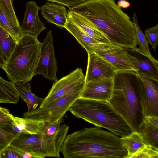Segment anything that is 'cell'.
I'll use <instances>...</instances> for the list:
<instances>
[{"label":"cell","instance_id":"d6986e66","mask_svg":"<svg viewBox=\"0 0 158 158\" xmlns=\"http://www.w3.org/2000/svg\"><path fill=\"white\" fill-rule=\"evenodd\" d=\"M64 28L75 37L87 53L94 52L97 44L99 43L86 34L68 16Z\"/></svg>","mask_w":158,"mask_h":158},{"label":"cell","instance_id":"8992f818","mask_svg":"<svg viewBox=\"0 0 158 158\" xmlns=\"http://www.w3.org/2000/svg\"><path fill=\"white\" fill-rule=\"evenodd\" d=\"M69 128L65 124H61L59 130L53 134L42 132L36 134L18 133L10 145L31 153L35 158H60V149Z\"/></svg>","mask_w":158,"mask_h":158},{"label":"cell","instance_id":"83f0119b","mask_svg":"<svg viewBox=\"0 0 158 158\" xmlns=\"http://www.w3.org/2000/svg\"><path fill=\"white\" fill-rule=\"evenodd\" d=\"M131 158H158V149L146 145L132 155Z\"/></svg>","mask_w":158,"mask_h":158},{"label":"cell","instance_id":"e0dca14e","mask_svg":"<svg viewBox=\"0 0 158 158\" xmlns=\"http://www.w3.org/2000/svg\"><path fill=\"white\" fill-rule=\"evenodd\" d=\"M68 16L86 34L98 43L110 42L106 35L99 28L82 16L69 10Z\"/></svg>","mask_w":158,"mask_h":158},{"label":"cell","instance_id":"9a60e30c","mask_svg":"<svg viewBox=\"0 0 158 158\" xmlns=\"http://www.w3.org/2000/svg\"><path fill=\"white\" fill-rule=\"evenodd\" d=\"M139 56L128 52L129 60L137 70L136 73L155 81H158V62L152 56L141 53L136 50Z\"/></svg>","mask_w":158,"mask_h":158},{"label":"cell","instance_id":"d6a6232c","mask_svg":"<svg viewBox=\"0 0 158 158\" xmlns=\"http://www.w3.org/2000/svg\"><path fill=\"white\" fill-rule=\"evenodd\" d=\"M13 116L8 109L0 106V122L12 121Z\"/></svg>","mask_w":158,"mask_h":158},{"label":"cell","instance_id":"6da1fadb","mask_svg":"<svg viewBox=\"0 0 158 158\" xmlns=\"http://www.w3.org/2000/svg\"><path fill=\"white\" fill-rule=\"evenodd\" d=\"M99 28L109 42L126 49L136 50L134 23L115 0H87L69 9Z\"/></svg>","mask_w":158,"mask_h":158},{"label":"cell","instance_id":"5bb4252c","mask_svg":"<svg viewBox=\"0 0 158 158\" xmlns=\"http://www.w3.org/2000/svg\"><path fill=\"white\" fill-rule=\"evenodd\" d=\"M40 7L33 1L26 4V9L22 23L20 26L23 34H27L36 37L46 29L44 22L39 18L38 12Z\"/></svg>","mask_w":158,"mask_h":158},{"label":"cell","instance_id":"ac0fdd59","mask_svg":"<svg viewBox=\"0 0 158 158\" xmlns=\"http://www.w3.org/2000/svg\"><path fill=\"white\" fill-rule=\"evenodd\" d=\"M45 122L42 120L20 118L13 116L12 128L16 133H23L31 134L42 133Z\"/></svg>","mask_w":158,"mask_h":158},{"label":"cell","instance_id":"7a4b0ae2","mask_svg":"<svg viewBox=\"0 0 158 158\" xmlns=\"http://www.w3.org/2000/svg\"><path fill=\"white\" fill-rule=\"evenodd\" d=\"M60 152L65 158H126L127 153L120 138L97 126L67 135Z\"/></svg>","mask_w":158,"mask_h":158},{"label":"cell","instance_id":"e575fe53","mask_svg":"<svg viewBox=\"0 0 158 158\" xmlns=\"http://www.w3.org/2000/svg\"><path fill=\"white\" fill-rule=\"evenodd\" d=\"M15 149L17 152L21 157V158H35L34 155L29 152L20 151L16 148Z\"/></svg>","mask_w":158,"mask_h":158},{"label":"cell","instance_id":"f1b7e54d","mask_svg":"<svg viewBox=\"0 0 158 158\" xmlns=\"http://www.w3.org/2000/svg\"><path fill=\"white\" fill-rule=\"evenodd\" d=\"M0 6L13 22L20 26L14 11L12 0H0Z\"/></svg>","mask_w":158,"mask_h":158},{"label":"cell","instance_id":"52a82bcc","mask_svg":"<svg viewBox=\"0 0 158 158\" xmlns=\"http://www.w3.org/2000/svg\"><path fill=\"white\" fill-rule=\"evenodd\" d=\"M85 82L77 85L69 92L41 107L23 114L24 118L42 120L52 123L62 118L74 102L80 96Z\"/></svg>","mask_w":158,"mask_h":158},{"label":"cell","instance_id":"277c9868","mask_svg":"<svg viewBox=\"0 0 158 158\" xmlns=\"http://www.w3.org/2000/svg\"><path fill=\"white\" fill-rule=\"evenodd\" d=\"M68 111L77 118L106 129L121 137L133 132L108 101L79 98Z\"/></svg>","mask_w":158,"mask_h":158},{"label":"cell","instance_id":"484cf974","mask_svg":"<svg viewBox=\"0 0 158 158\" xmlns=\"http://www.w3.org/2000/svg\"><path fill=\"white\" fill-rule=\"evenodd\" d=\"M17 134L12 128V121L0 122V152L10 145Z\"/></svg>","mask_w":158,"mask_h":158},{"label":"cell","instance_id":"3957f363","mask_svg":"<svg viewBox=\"0 0 158 158\" xmlns=\"http://www.w3.org/2000/svg\"><path fill=\"white\" fill-rule=\"evenodd\" d=\"M139 80L132 71L117 72L113 78V86L108 102L132 130L137 131L143 121L138 88Z\"/></svg>","mask_w":158,"mask_h":158},{"label":"cell","instance_id":"4dcf8cb0","mask_svg":"<svg viewBox=\"0 0 158 158\" xmlns=\"http://www.w3.org/2000/svg\"><path fill=\"white\" fill-rule=\"evenodd\" d=\"M15 148L10 145L0 152V158H21Z\"/></svg>","mask_w":158,"mask_h":158},{"label":"cell","instance_id":"f546056e","mask_svg":"<svg viewBox=\"0 0 158 158\" xmlns=\"http://www.w3.org/2000/svg\"><path fill=\"white\" fill-rule=\"evenodd\" d=\"M145 37L154 50L155 51L158 45V24L145 30Z\"/></svg>","mask_w":158,"mask_h":158},{"label":"cell","instance_id":"1f68e13d","mask_svg":"<svg viewBox=\"0 0 158 158\" xmlns=\"http://www.w3.org/2000/svg\"><path fill=\"white\" fill-rule=\"evenodd\" d=\"M67 6L69 9L87 0H47Z\"/></svg>","mask_w":158,"mask_h":158},{"label":"cell","instance_id":"ffe728a7","mask_svg":"<svg viewBox=\"0 0 158 158\" xmlns=\"http://www.w3.org/2000/svg\"><path fill=\"white\" fill-rule=\"evenodd\" d=\"M14 85L19 96L27 104L28 111H32L40 107L44 98L37 97L32 92L31 83L16 82L14 83Z\"/></svg>","mask_w":158,"mask_h":158},{"label":"cell","instance_id":"836d02e7","mask_svg":"<svg viewBox=\"0 0 158 158\" xmlns=\"http://www.w3.org/2000/svg\"><path fill=\"white\" fill-rule=\"evenodd\" d=\"M143 120L150 125L158 128V117L148 116L144 117Z\"/></svg>","mask_w":158,"mask_h":158},{"label":"cell","instance_id":"4fadbf2b","mask_svg":"<svg viewBox=\"0 0 158 158\" xmlns=\"http://www.w3.org/2000/svg\"><path fill=\"white\" fill-rule=\"evenodd\" d=\"M113 78L85 82L79 98L108 101L111 95Z\"/></svg>","mask_w":158,"mask_h":158},{"label":"cell","instance_id":"30bf717a","mask_svg":"<svg viewBox=\"0 0 158 158\" xmlns=\"http://www.w3.org/2000/svg\"><path fill=\"white\" fill-rule=\"evenodd\" d=\"M53 39L51 30L48 31L43 41L41 43L40 55L35 75L40 74L47 79L54 81L58 80V70L55 57Z\"/></svg>","mask_w":158,"mask_h":158},{"label":"cell","instance_id":"7c38bea8","mask_svg":"<svg viewBox=\"0 0 158 158\" xmlns=\"http://www.w3.org/2000/svg\"><path fill=\"white\" fill-rule=\"evenodd\" d=\"M87 65L85 82L113 78L117 72L104 59L94 52L87 53Z\"/></svg>","mask_w":158,"mask_h":158},{"label":"cell","instance_id":"2e32d148","mask_svg":"<svg viewBox=\"0 0 158 158\" xmlns=\"http://www.w3.org/2000/svg\"><path fill=\"white\" fill-rule=\"evenodd\" d=\"M40 10L47 22L60 28H64L68 19V12L65 7L47 2L40 7Z\"/></svg>","mask_w":158,"mask_h":158},{"label":"cell","instance_id":"44dd1931","mask_svg":"<svg viewBox=\"0 0 158 158\" xmlns=\"http://www.w3.org/2000/svg\"><path fill=\"white\" fill-rule=\"evenodd\" d=\"M120 138L122 145L127 152L126 158H130L139 150L147 145L137 131H133L129 135Z\"/></svg>","mask_w":158,"mask_h":158},{"label":"cell","instance_id":"d590c367","mask_svg":"<svg viewBox=\"0 0 158 158\" xmlns=\"http://www.w3.org/2000/svg\"><path fill=\"white\" fill-rule=\"evenodd\" d=\"M117 4L120 8L125 9L128 8L130 6L129 2L126 0H119Z\"/></svg>","mask_w":158,"mask_h":158},{"label":"cell","instance_id":"cb8c5ba5","mask_svg":"<svg viewBox=\"0 0 158 158\" xmlns=\"http://www.w3.org/2000/svg\"><path fill=\"white\" fill-rule=\"evenodd\" d=\"M0 26L8 33L16 43L23 35L20 26L13 22L0 6Z\"/></svg>","mask_w":158,"mask_h":158},{"label":"cell","instance_id":"5b68a950","mask_svg":"<svg viewBox=\"0 0 158 158\" xmlns=\"http://www.w3.org/2000/svg\"><path fill=\"white\" fill-rule=\"evenodd\" d=\"M41 45L37 37L23 35L2 68L10 82L14 83L31 80L40 59Z\"/></svg>","mask_w":158,"mask_h":158},{"label":"cell","instance_id":"8d00e7d4","mask_svg":"<svg viewBox=\"0 0 158 158\" xmlns=\"http://www.w3.org/2000/svg\"><path fill=\"white\" fill-rule=\"evenodd\" d=\"M6 61L4 57L0 53V67L2 68L5 64Z\"/></svg>","mask_w":158,"mask_h":158},{"label":"cell","instance_id":"603a6c76","mask_svg":"<svg viewBox=\"0 0 158 158\" xmlns=\"http://www.w3.org/2000/svg\"><path fill=\"white\" fill-rule=\"evenodd\" d=\"M137 131L147 145L158 149V128L150 125L143 119Z\"/></svg>","mask_w":158,"mask_h":158},{"label":"cell","instance_id":"ba28073f","mask_svg":"<svg viewBox=\"0 0 158 158\" xmlns=\"http://www.w3.org/2000/svg\"><path fill=\"white\" fill-rule=\"evenodd\" d=\"M93 52L106 60L116 72L132 71L137 72L129 60L128 52L123 48L110 42L98 43Z\"/></svg>","mask_w":158,"mask_h":158},{"label":"cell","instance_id":"7402d4cb","mask_svg":"<svg viewBox=\"0 0 158 158\" xmlns=\"http://www.w3.org/2000/svg\"><path fill=\"white\" fill-rule=\"evenodd\" d=\"M19 98L14 83L0 77V103L16 104Z\"/></svg>","mask_w":158,"mask_h":158},{"label":"cell","instance_id":"4316f807","mask_svg":"<svg viewBox=\"0 0 158 158\" xmlns=\"http://www.w3.org/2000/svg\"><path fill=\"white\" fill-rule=\"evenodd\" d=\"M132 19L135 28L137 44L139 47V48H137L136 50L145 55L152 56L149 51L147 40L139 25L136 13L133 14Z\"/></svg>","mask_w":158,"mask_h":158},{"label":"cell","instance_id":"9c48e42d","mask_svg":"<svg viewBox=\"0 0 158 158\" xmlns=\"http://www.w3.org/2000/svg\"><path fill=\"white\" fill-rule=\"evenodd\" d=\"M138 94L144 117H158V81L137 74Z\"/></svg>","mask_w":158,"mask_h":158},{"label":"cell","instance_id":"8fae6325","mask_svg":"<svg viewBox=\"0 0 158 158\" xmlns=\"http://www.w3.org/2000/svg\"><path fill=\"white\" fill-rule=\"evenodd\" d=\"M85 78L82 69L77 68L69 74L55 81L39 107H43L66 94L85 82Z\"/></svg>","mask_w":158,"mask_h":158},{"label":"cell","instance_id":"d4e9b609","mask_svg":"<svg viewBox=\"0 0 158 158\" xmlns=\"http://www.w3.org/2000/svg\"><path fill=\"white\" fill-rule=\"evenodd\" d=\"M16 44L11 36L0 26V53L5 58L6 62L9 59Z\"/></svg>","mask_w":158,"mask_h":158}]
</instances>
